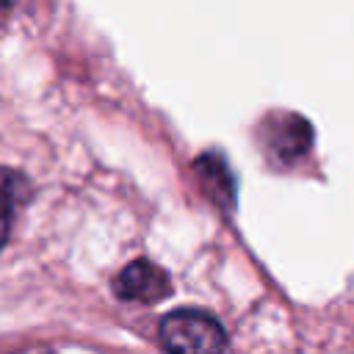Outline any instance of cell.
Returning a JSON list of instances; mask_svg holds the SVG:
<instances>
[{
	"label": "cell",
	"instance_id": "obj_1",
	"mask_svg": "<svg viewBox=\"0 0 354 354\" xmlns=\"http://www.w3.org/2000/svg\"><path fill=\"white\" fill-rule=\"evenodd\" d=\"M166 354H224L227 335L221 324L194 307H180L163 315L158 326Z\"/></svg>",
	"mask_w": 354,
	"mask_h": 354
},
{
	"label": "cell",
	"instance_id": "obj_2",
	"mask_svg": "<svg viewBox=\"0 0 354 354\" xmlns=\"http://www.w3.org/2000/svg\"><path fill=\"white\" fill-rule=\"evenodd\" d=\"M113 290L124 301L152 304V301H160V299H166L171 293V282H169L166 271L158 268L155 263L136 260V263H130V266H124L119 271V277L113 279Z\"/></svg>",
	"mask_w": 354,
	"mask_h": 354
},
{
	"label": "cell",
	"instance_id": "obj_3",
	"mask_svg": "<svg viewBox=\"0 0 354 354\" xmlns=\"http://www.w3.org/2000/svg\"><path fill=\"white\" fill-rule=\"evenodd\" d=\"M310 141H313V127L301 116H290V119L279 122V133L271 138L268 147L277 152V158L282 163H290V160H296L299 155L307 152Z\"/></svg>",
	"mask_w": 354,
	"mask_h": 354
},
{
	"label": "cell",
	"instance_id": "obj_4",
	"mask_svg": "<svg viewBox=\"0 0 354 354\" xmlns=\"http://www.w3.org/2000/svg\"><path fill=\"white\" fill-rule=\"evenodd\" d=\"M194 169H196V177L205 183V188L213 194V199L221 205H232V196H235V183H232V177H230V169H227V163L218 158V155H202V158H196V163H194Z\"/></svg>",
	"mask_w": 354,
	"mask_h": 354
},
{
	"label": "cell",
	"instance_id": "obj_5",
	"mask_svg": "<svg viewBox=\"0 0 354 354\" xmlns=\"http://www.w3.org/2000/svg\"><path fill=\"white\" fill-rule=\"evenodd\" d=\"M25 194H28L25 180H22L17 171L0 166V246H3L6 238H8L11 218H14V207H17V202H19Z\"/></svg>",
	"mask_w": 354,
	"mask_h": 354
}]
</instances>
